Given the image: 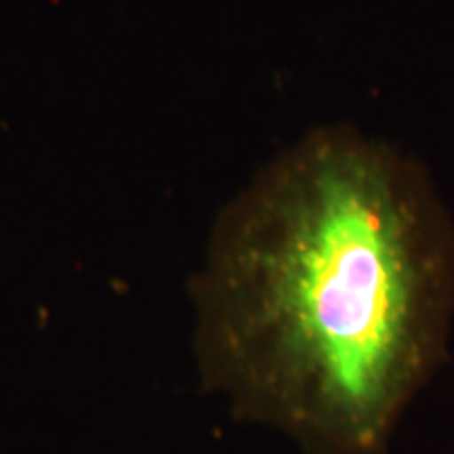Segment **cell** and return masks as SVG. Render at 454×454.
Segmentation results:
<instances>
[{
	"instance_id": "obj_1",
	"label": "cell",
	"mask_w": 454,
	"mask_h": 454,
	"mask_svg": "<svg viewBox=\"0 0 454 454\" xmlns=\"http://www.w3.org/2000/svg\"><path fill=\"white\" fill-rule=\"evenodd\" d=\"M202 387L303 454H381L448 356L454 231L417 168L314 135L221 215L192 284Z\"/></svg>"
}]
</instances>
